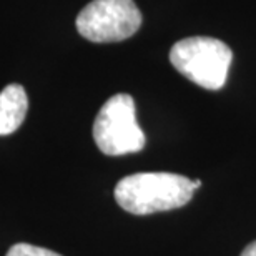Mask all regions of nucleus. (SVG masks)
Wrapping results in <instances>:
<instances>
[{
	"mask_svg": "<svg viewBox=\"0 0 256 256\" xmlns=\"http://www.w3.org/2000/svg\"><path fill=\"white\" fill-rule=\"evenodd\" d=\"M202 186V180L168 172L133 173L116 183L115 200L132 214H152L182 208Z\"/></svg>",
	"mask_w": 256,
	"mask_h": 256,
	"instance_id": "1",
	"label": "nucleus"
},
{
	"mask_svg": "<svg viewBox=\"0 0 256 256\" xmlns=\"http://www.w3.org/2000/svg\"><path fill=\"white\" fill-rule=\"evenodd\" d=\"M233 52L213 37H188L170 50V62L183 76L206 90H222L226 84Z\"/></svg>",
	"mask_w": 256,
	"mask_h": 256,
	"instance_id": "2",
	"label": "nucleus"
},
{
	"mask_svg": "<svg viewBox=\"0 0 256 256\" xmlns=\"http://www.w3.org/2000/svg\"><path fill=\"white\" fill-rule=\"evenodd\" d=\"M94 140L102 153L120 156L136 153L145 146V133L136 122L135 100L116 94L100 108L94 122Z\"/></svg>",
	"mask_w": 256,
	"mask_h": 256,
	"instance_id": "3",
	"label": "nucleus"
},
{
	"mask_svg": "<svg viewBox=\"0 0 256 256\" xmlns=\"http://www.w3.org/2000/svg\"><path fill=\"white\" fill-rule=\"evenodd\" d=\"M75 24L78 34L90 42H122L138 32L142 12L133 0H92Z\"/></svg>",
	"mask_w": 256,
	"mask_h": 256,
	"instance_id": "4",
	"label": "nucleus"
},
{
	"mask_svg": "<svg viewBox=\"0 0 256 256\" xmlns=\"http://www.w3.org/2000/svg\"><path fill=\"white\" fill-rule=\"evenodd\" d=\"M28 110L27 92L22 85L10 84L0 92V135H10L24 124Z\"/></svg>",
	"mask_w": 256,
	"mask_h": 256,
	"instance_id": "5",
	"label": "nucleus"
},
{
	"mask_svg": "<svg viewBox=\"0 0 256 256\" xmlns=\"http://www.w3.org/2000/svg\"><path fill=\"white\" fill-rule=\"evenodd\" d=\"M7 256H62V254L42 246H34V244L28 243H17L8 250Z\"/></svg>",
	"mask_w": 256,
	"mask_h": 256,
	"instance_id": "6",
	"label": "nucleus"
},
{
	"mask_svg": "<svg viewBox=\"0 0 256 256\" xmlns=\"http://www.w3.org/2000/svg\"><path fill=\"white\" fill-rule=\"evenodd\" d=\"M240 256H256V242H252L246 248L243 250V253Z\"/></svg>",
	"mask_w": 256,
	"mask_h": 256,
	"instance_id": "7",
	"label": "nucleus"
}]
</instances>
